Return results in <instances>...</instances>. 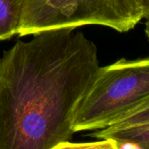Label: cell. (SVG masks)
<instances>
[{"instance_id": "5", "label": "cell", "mask_w": 149, "mask_h": 149, "mask_svg": "<svg viewBox=\"0 0 149 149\" xmlns=\"http://www.w3.org/2000/svg\"><path fill=\"white\" fill-rule=\"evenodd\" d=\"M23 0H0V40L19 34L23 18Z\"/></svg>"}, {"instance_id": "9", "label": "cell", "mask_w": 149, "mask_h": 149, "mask_svg": "<svg viewBox=\"0 0 149 149\" xmlns=\"http://www.w3.org/2000/svg\"><path fill=\"white\" fill-rule=\"evenodd\" d=\"M145 33L149 40V20H147V22L146 23V26H145Z\"/></svg>"}, {"instance_id": "8", "label": "cell", "mask_w": 149, "mask_h": 149, "mask_svg": "<svg viewBox=\"0 0 149 149\" xmlns=\"http://www.w3.org/2000/svg\"><path fill=\"white\" fill-rule=\"evenodd\" d=\"M142 12V18L149 20V0H135Z\"/></svg>"}, {"instance_id": "7", "label": "cell", "mask_w": 149, "mask_h": 149, "mask_svg": "<svg viewBox=\"0 0 149 149\" xmlns=\"http://www.w3.org/2000/svg\"><path fill=\"white\" fill-rule=\"evenodd\" d=\"M51 149H121L119 145L111 139H100L93 142L74 143L70 140L63 141Z\"/></svg>"}, {"instance_id": "4", "label": "cell", "mask_w": 149, "mask_h": 149, "mask_svg": "<svg viewBox=\"0 0 149 149\" xmlns=\"http://www.w3.org/2000/svg\"><path fill=\"white\" fill-rule=\"evenodd\" d=\"M97 139H111L119 146L133 149H149V124L130 127L108 126L96 130L91 134Z\"/></svg>"}, {"instance_id": "6", "label": "cell", "mask_w": 149, "mask_h": 149, "mask_svg": "<svg viewBox=\"0 0 149 149\" xmlns=\"http://www.w3.org/2000/svg\"><path fill=\"white\" fill-rule=\"evenodd\" d=\"M147 124H149V102L127 113L110 126L130 127Z\"/></svg>"}, {"instance_id": "2", "label": "cell", "mask_w": 149, "mask_h": 149, "mask_svg": "<svg viewBox=\"0 0 149 149\" xmlns=\"http://www.w3.org/2000/svg\"><path fill=\"white\" fill-rule=\"evenodd\" d=\"M149 102V57L100 67L72 120L74 132L96 131Z\"/></svg>"}, {"instance_id": "1", "label": "cell", "mask_w": 149, "mask_h": 149, "mask_svg": "<svg viewBox=\"0 0 149 149\" xmlns=\"http://www.w3.org/2000/svg\"><path fill=\"white\" fill-rule=\"evenodd\" d=\"M100 69L97 48L73 28L18 40L0 58V149H51L72 139V120Z\"/></svg>"}, {"instance_id": "3", "label": "cell", "mask_w": 149, "mask_h": 149, "mask_svg": "<svg viewBox=\"0 0 149 149\" xmlns=\"http://www.w3.org/2000/svg\"><path fill=\"white\" fill-rule=\"evenodd\" d=\"M19 36L98 25L128 32L143 19L135 0H23Z\"/></svg>"}]
</instances>
